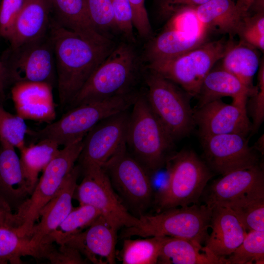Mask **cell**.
I'll return each instance as SVG.
<instances>
[{"label": "cell", "mask_w": 264, "mask_h": 264, "mask_svg": "<svg viewBox=\"0 0 264 264\" xmlns=\"http://www.w3.org/2000/svg\"><path fill=\"white\" fill-rule=\"evenodd\" d=\"M24 0H1L0 37L9 40Z\"/></svg>", "instance_id": "f35d334b"}, {"label": "cell", "mask_w": 264, "mask_h": 264, "mask_svg": "<svg viewBox=\"0 0 264 264\" xmlns=\"http://www.w3.org/2000/svg\"><path fill=\"white\" fill-rule=\"evenodd\" d=\"M101 167L128 211L139 218L154 200L151 175L124 146Z\"/></svg>", "instance_id": "30bf717a"}, {"label": "cell", "mask_w": 264, "mask_h": 264, "mask_svg": "<svg viewBox=\"0 0 264 264\" xmlns=\"http://www.w3.org/2000/svg\"><path fill=\"white\" fill-rule=\"evenodd\" d=\"M207 37L164 28L147 45L146 58L149 63L180 55L206 42Z\"/></svg>", "instance_id": "484cf974"}, {"label": "cell", "mask_w": 264, "mask_h": 264, "mask_svg": "<svg viewBox=\"0 0 264 264\" xmlns=\"http://www.w3.org/2000/svg\"><path fill=\"white\" fill-rule=\"evenodd\" d=\"M53 86L42 82L13 84L11 96L17 114L24 119L50 123L56 117Z\"/></svg>", "instance_id": "ac0fdd59"}, {"label": "cell", "mask_w": 264, "mask_h": 264, "mask_svg": "<svg viewBox=\"0 0 264 264\" xmlns=\"http://www.w3.org/2000/svg\"><path fill=\"white\" fill-rule=\"evenodd\" d=\"M52 20L60 26L92 41L110 42L100 33L89 18L85 0H49Z\"/></svg>", "instance_id": "603a6c76"}, {"label": "cell", "mask_w": 264, "mask_h": 264, "mask_svg": "<svg viewBox=\"0 0 264 264\" xmlns=\"http://www.w3.org/2000/svg\"><path fill=\"white\" fill-rule=\"evenodd\" d=\"M80 169L83 178L77 185L73 196L80 204L89 205L97 209L117 231L123 227L140 224L139 219L132 215L123 204L101 166L90 165Z\"/></svg>", "instance_id": "8fae6325"}, {"label": "cell", "mask_w": 264, "mask_h": 264, "mask_svg": "<svg viewBox=\"0 0 264 264\" xmlns=\"http://www.w3.org/2000/svg\"><path fill=\"white\" fill-rule=\"evenodd\" d=\"M11 83L9 74L4 62L0 56V102L5 98V91L8 85Z\"/></svg>", "instance_id": "bcb514c9"}, {"label": "cell", "mask_w": 264, "mask_h": 264, "mask_svg": "<svg viewBox=\"0 0 264 264\" xmlns=\"http://www.w3.org/2000/svg\"><path fill=\"white\" fill-rule=\"evenodd\" d=\"M212 208L205 203L167 209L154 215L140 216L137 226L125 228L122 239L137 236L140 237L168 236L189 240L200 244L208 235Z\"/></svg>", "instance_id": "8992f818"}, {"label": "cell", "mask_w": 264, "mask_h": 264, "mask_svg": "<svg viewBox=\"0 0 264 264\" xmlns=\"http://www.w3.org/2000/svg\"><path fill=\"white\" fill-rule=\"evenodd\" d=\"M17 228L0 227V264H22V257L46 259L47 244L41 246L33 244L30 238L20 235Z\"/></svg>", "instance_id": "f546056e"}, {"label": "cell", "mask_w": 264, "mask_h": 264, "mask_svg": "<svg viewBox=\"0 0 264 264\" xmlns=\"http://www.w3.org/2000/svg\"><path fill=\"white\" fill-rule=\"evenodd\" d=\"M232 42L223 39L206 41L180 55L149 62L148 69L180 86L192 97L197 96L203 79Z\"/></svg>", "instance_id": "52a82bcc"}, {"label": "cell", "mask_w": 264, "mask_h": 264, "mask_svg": "<svg viewBox=\"0 0 264 264\" xmlns=\"http://www.w3.org/2000/svg\"><path fill=\"white\" fill-rule=\"evenodd\" d=\"M132 13L133 27L142 37L152 33V28L145 6V0H128Z\"/></svg>", "instance_id": "60d3db41"}, {"label": "cell", "mask_w": 264, "mask_h": 264, "mask_svg": "<svg viewBox=\"0 0 264 264\" xmlns=\"http://www.w3.org/2000/svg\"><path fill=\"white\" fill-rule=\"evenodd\" d=\"M195 9L199 21L208 30L230 36L238 34L243 18L233 0H209Z\"/></svg>", "instance_id": "4316f807"}, {"label": "cell", "mask_w": 264, "mask_h": 264, "mask_svg": "<svg viewBox=\"0 0 264 264\" xmlns=\"http://www.w3.org/2000/svg\"><path fill=\"white\" fill-rule=\"evenodd\" d=\"M211 208L212 232L205 246L218 257L226 259L241 244L247 232L230 208L221 205Z\"/></svg>", "instance_id": "ffe728a7"}, {"label": "cell", "mask_w": 264, "mask_h": 264, "mask_svg": "<svg viewBox=\"0 0 264 264\" xmlns=\"http://www.w3.org/2000/svg\"><path fill=\"white\" fill-rule=\"evenodd\" d=\"M222 59V68L238 78L251 89L254 75L259 68V57L254 47L241 41L237 44L232 42Z\"/></svg>", "instance_id": "83f0119b"}, {"label": "cell", "mask_w": 264, "mask_h": 264, "mask_svg": "<svg viewBox=\"0 0 264 264\" xmlns=\"http://www.w3.org/2000/svg\"><path fill=\"white\" fill-rule=\"evenodd\" d=\"M0 1H1V0H0Z\"/></svg>", "instance_id": "681fc988"}, {"label": "cell", "mask_w": 264, "mask_h": 264, "mask_svg": "<svg viewBox=\"0 0 264 264\" xmlns=\"http://www.w3.org/2000/svg\"><path fill=\"white\" fill-rule=\"evenodd\" d=\"M117 29L128 39H133L132 9L128 0H110Z\"/></svg>", "instance_id": "ab89813d"}, {"label": "cell", "mask_w": 264, "mask_h": 264, "mask_svg": "<svg viewBox=\"0 0 264 264\" xmlns=\"http://www.w3.org/2000/svg\"><path fill=\"white\" fill-rule=\"evenodd\" d=\"M221 206L230 208L247 232L264 231V191L250 194Z\"/></svg>", "instance_id": "d6a6232c"}, {"label": "cell", "mask_w": 264, "mask_h": 264, "mask_svg": "<svg viewBox=\"0 0 264 264\" xmlns=\"http://www.w3.org/2000/svg\"><path fill=\"white\" fill-rule=\"evenodd\" d=\"M100 212L94 207L80 204L73 208L49 237L47 243L56 242L63 244L73 235L79 234L90 226L100 216Z\"/></svg>", "instance_id": "1f68e13d"}, {"label": "cell", "mask_w": 264, "mask_h": 264, "mask_svg": "<svg viewBox=\"0 0 264 264\" xmlns=\"http://www.w3.org/2000/svg\"><path fill=\"white\" fill-rule=\"evenodd\" d=\"M31 193L15 147L0 140V198L17 211Z\"/></svg>", "instance_id": "44dd1931"}, {"label": "cell", "mask_w": 264, "mask_h": 264, "mask_svg": "<svg viewBox=\"0 0 264 264\" xmlns=\"http://www.w3.org/2000/svg\"><path fill=\"white\" fill-rule=\"evenodd\" d=\"M262 191H264V173L259 164L230 172L214 181L207 190L205 202L212 208Z\"/></svg>", "instance_id": "2e32d148"}, {"label": "cell", "mask_w": 264, "mask_h": 264, "mask_svg": "<svg viewBox=\"0 0 264 264\" xmlns=\"http://www.w3.org/2000/svg\"><path fill=\"white\" fill-rule=\"evenodd\" d=\"M139 67L132 46L122 43L113 48L68 105L69 108L132 92Z\"/></svg>", "instance_id": "3957f363"}, {"label": "cell", "mask_w": 264, "mask_h": 264, "mask_svg": "<svg viewBox=\"0 0 264 264\" xmlns=\"http://www.w3.org/2000/svg\"><path fill=\"white\" fill-rule=\"evenodd\" d=\"M168 236H151L143 239L125 238L119 259L123 264H157L163 245Z\"/></svg>", "instance_id": "4dcf8cb0"}, {"label": "cell", "mask_w": 264, "mask_h": 264, "mask_svg": "<svg viewBox=\"0 0 264 264\" xmlns=\"http://www.w3.org/2000/svg\"><path fill=\"white\" fill-rule=\"evenodd\" d=\"M59 147L53 141L43 139L20 150L23 176L32 193L38 181L39 173L58 153Z\"/></svg>", "instance_id": "f1b7e54d"}, {"label": "cell", "mask_w": 264, "mask_h": 264, "mask_svg": "<svg viewBox=\"0 0 264 264\" xmlns=\"http://www.w3.org/2000/svg\"><path fill=\"white\" fill-rule=\"evenodd\" d=\"M0 198V227L18 228L21 222L16 213Z\"/></svg>", "instance_id": "7bdbcfd3"}, {"label": "cell", "mask_w": 264, "mask_h": 264, "mask_svg": "<svg viewBox=\"0 0 264 264\" xmlns=\"http://www.w3.org/2000/svg\"><path fill=\"white\" fill-rule=\"evenodd\" d=\"M139 93L133 92L109 99L83 104L70 108L57 121L44 128L28 130L27 134L37 141L49 139L65 146L83 139L97 124L115 113L129 110Z\"/></svg>", "instance_id": "277c9868"}, {"label": "cell", "mask_w": 264, "mask_h": 264, "mask_svg": "<svg viewBox=\"0 0 264 264\" xmlns=\"http://www.w3.org/2000/svg\"><path fill=\"white\" fill-rule=\"evenodd\" d=\"M264 134L258 139L255 146L253 147L258 152L261 153L262 154L264 153Z\"/></svg>", "instance_id": "c3c4849f"}, {"label": "cell", "mask_w": 264, "mask_h": 264, "mask_svg": "<svg viewBox=\"0 0 264 264\" xmlns=\"http://www.w3.org/2000/svg\"><path fill=\"white\" fill-rule=\"evenodd\" d=\"M195 7L183 6L173 10L170 14L165 28L176 30L197 36H207L208 30L199 21Z\"/></svg>", "instance_id": "d590c367"}, {"label": "cell", "mask_w": 264, "mask_h": 264, "mask_svg": "<svg viewBox=\"0 0 264 264\" xmlns=\"http://www.w3.org/2000/svg\"><path fill=\"white\" fill-rule=\"evenodd\" d=\"M145 94L151 109L174 141L188 136L195 127L192 97L182 88L149 70L145 75Z\"/></svg>", "instance_id": "ba28073f"}, {"label": "cell", "mask_w": 264, "mask_h": 264, "mask_svg": "<svg viewBox=\"0 0 264 264\" xmlns=\"http://www.w3.org/2000/svg\"><path fill=\"white\" fill-rule=\"evenodd\" d=\"M168 180L154 199L157 212L198 203L212 176L211 170L190 150L172 153L166 164Z\"/></svg>", "instance_id": "5b68a950"}, {"label": "cell", "mask_w": 264, "mask_h": 264, "mask_svg": "<svg viewBox=\"0 0 264 264\" xmlns=\"http://www.w3.org/2000/svg\"><path fill=\"white\" fill-rule=\"evenodd\" d=\"M28 129L24 119L5 110L0 102V140L20 150L25 145Z\"/></svg>", "instance_id": "e575fe53"}, {"label": "cell", "mask_w": 264, "mask_h": 264, "mask_svg": "<svg viewBox=\"0 0 264 264\" xmlns=\"http://www.w3.org/2000/svg\"><path fill=\"white\" fill-rule=\"evenodd\" d=\"M52 17L49 0H24L8 40L14 48L45 35Z\"/></svg>", "instance_id": "7402d4cb"}, {"label": "cell", "mask_w": 264, "mask_h": 264, "mask_svg": "<svg viewBox=\"0 0 264 264\" xmlns=\"http://www.w3.org/2000/svg\"><path fill=\"white\" fill-rule=\"evenodd\" d=\"M238 34L241 37L242 41L264 51V35H262L257 31L242 25L239 29Z\"/></svg>", "instance_id": "ee69618b"}, {"label": "cell", "mask_w": 264, "mask_h": 264, "mask_svg": "<svg viewBox=\"0 0 264 264\" xmlns=\"http://www.w3.org/2000/svg\"><path fill=\"white\" fill-rule=\"evenodd\" d=\"M80 173L79 166L75 165L58 192L42 210L41 221L34 225L30 237L34 245L41 246L47 244L50 235L73 208L72 200Z\"/></svg>", "instance_id": "e0dca14e"}, {"label": "cell", "mask_w": 264, "mask_h": 264, "mask_svg": "<svg viewBox=\"0 0 264 264\" xmlns=\"http://www.w3.org/2000/svg\"><path fill=\"white\" fill-rule=\"evenodd\" d=\"M11 82H42L56 85L53 45L50 33L11 48L2 57Z\"/></svg>", "instance_id": "7c38bea8"}, {"label": "cell", "mask_w": 264, "mask_h": 264, "mask_svg": "<svg viewBox=\"0 0 264 264\" xmlns=\"http://www.w3.org/2000/svg\"><path fill=\"white\" fill-rule=\"evenodd\" d=\"M162 264H228L227 259L215 256L195 241L168 237L157 262Z\"/></svg>", "instance_id": "d4e9b609"}, {"label": "cell", "mask_w": 264, "mask_h": 264, "mask_svg": "<svg viewBox=\"0 0 264 264\" xmlns=\"http://www.w3.org/2000/svg\"><path fill=\"white\" fill-rule=\"evenodd\" d=\"M60 247L57 250L52 244L50 248L47 259L52 264H86L80 252L75 248L68 245L60 244Z\"/></svg>", "instance_id": "b9f144b4"}, {"label": "cell", "mask_w": 264, "mask_h": 264, "mask_svg": "<svg viewBox=\"0 0 264 264\" xmlns=\"http://www.w3.org/2000/svg\"><path fill=\"white\" fill-rule=\"evenodd\" d=\"M247 99L246 111L251 118L252 131L254 133L259 130L264 120V68L259 67L256 90Z\"/></svg>", "instance_id": "74e56055"}, {"label": "cell", "mask_w": 264, "mask_h": 264, "mask_svg": "<svg viewBox=\"0 0 264 264\" xmlns=\"http://www.w3.org/2000/svg\"><path fill=\"white\" fill-rule=\"evenodd\" d=\"M256 90L251 89L238 78L221 68L210 71L203 79L197 97L198 107L223 97H231L234 104L246 106L248 97Z\"/></svg>", "instance_id": "cb8c5ba5"}, {"label": "cell", "mask_w": 264, "mask_h": 264, "mask_svg": "<svg viewBox=\"0 0 264 264\" xmlns=\"http://www.w3.org/2000/svg\"><path fill=\"white\" fill-rule=\"evenodd\" d=\"M59 101L68 105L115 46L95 42L63 28L52 19L50 28Z\"/></svg>", "instance_id": "6da1fadb"}, {"label": "cell", "mask_w": 264, "mask_h": 264, "mask_svg": "<svg viewBox=\"0 0 264 264\" xmlns=\"http://www.w3.org/2000/svg\"><path fill=\"white\" fill-rule=\"evenodd\" d=\"M256 0H237L235 2L237 10L242 18L246 17V13Z\"/></svg>", "instance_id": "7dc6e473"}, {"label": "cell", "mask_w": 264, "mask_h": 264, "mask_svg": "<svg viewBox=\"0 0 264 264\" xmlns=\"http://www.w3.org/2000/svg\"><path fill=\"white\" fill-rule=\"evenodd\" d=\"M129 110L104 119L86 134L77 159L80 168L90 165L101 166L126 146Z\"/></svg>", "instance_id": "4fadbf2b"}, {"label": "cell", "mask_w": 264, "mask_h": 264, "mask_svg": "<svg viewBox=\"0 0 264 264\" xmlns=\"http://www.w3.org/2000/svg\"><path fill=\"white\" fill-rule=\"evenodd\" d=\"M227 260L228 264H264V231L247 232L241 244Z\"/></svg>", "instance_id": "836d02e7"}, {"label": "cell", "mask_w": 264, "mask_h": 264, "mask_svg": "<svg viewBox=\"0 0 264 264\" xmlns=\"http://www.w3.org/2000/svg\"><path fill=\"white\" fill-rule=\"evenodd\" d=\"M85 2L90 20L100 33L105 36L104 31L117 29L110 0H85Z\"/></svg>", "instance_id": "8d00e7d4"}, {"label": "cell", "mask_w": 264, "mask_h": 264, "mask_svg": "<svg viewBox=\"0 0 264 264\" xmlns=\"http://www.w3.org/2000/svg\"><path fill=\"white\" fill-rule=\"evenodd\" d=\"M246 137L231 133L201 137L205 162L211 171L223 176L259 165L258 152Z\"/></svg>", "instance_id": "5bb4252c"}, {"label": "cell", "mask_w": 264, "mask_h": 264, "mask_svg": "<svg viewBox=\"0 0 264 264\" xmlns=\"http://www.w3.org/2000/svg\"><path fill=\"white\" fill-rule=\"evenodd\" d=\"M132 108L126 148L151 176L165 165L175 141L153 112L145 94H139Z\"/></svg>", "instance_id": "7a4b0ae2"}, {"label": "cell", "mask_w": 264, "mask_h": 264, "mask_svg": "<svg viewBox=\"0 0 264 264\" xmlns=\"http://www.w3.org/2000/svg\"><path fill=\"white\" fill-rule=\"evenodd\" d=\"M194 119L201 137L231 133L246 136L252 131L246 106L226 104L221 99L197 107Z\"/></svg>", "instance_id": "9a60e30c"}, {"label": "cell", "mask_w": 264, "mask_h": 264, "mask_svg": "<svg viewBox=\"0 0 264 264\" xmlns=\"http://www.w3.org/2000/svg\"><path fill=\"white\" fill-rule=\"evenodd\" d=\"M83 139L64 146L43 170L30 197L16 213L21 222L16 229L20 235L30 237L42 210L57 194L75 165L82 149Z\"/></svg>", "instance_id": "9c48e42d"}, {"label": "cell", "mask_w": 264, "mask_h": 264, "mask_svg": "<svg viewBox=\"0 0 264 264\" xmlns=\"http://www.w3.org/2000/svg\"><path fill=\"white\" fill-rule=\"evenodd\" d=\"M117 230L101 215L85 231L64 244L73 247L94 264H115Z\"/></svg>", "instance_id": "d6986e66"}, {"label": "cell", "mask_w": 264, "mask_h": 264, "mask_svg": "<svg viewBox=\"0 0 264 264\" xmlns=\"http://www.w3.org/2000/svg\"><path fill=\"white\" fill-rule=\"evenodd\" d=\"M209 0H158L163 12L170 14L175 9L183 6L197 7Z\"/></svg>", "instance_id": "f6af8a7d"}]
</instances>
